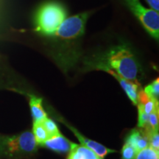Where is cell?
Segmentation results:
<instances>
[{
	"label": "cell",
	"mask_w": 159,
	"mask_h": 159,
	"mask_svg": "<svg viewBox=\"0 0 159 159\" xmlns=\"http://www.w3.org/2000/svg\"><path fill=\"white\" fill-rule=\"evenodd\" d=\"M89 66L98 70L104 68L111 69L124 79L138 82L140 65L131 49L125 44L116 46L103 55L91 60Z\"/></svg>",
	"instance_id": "obj_1"
},
{
	"label": "cell",
	"mask_w": 159,
	"mask_h": 159,
	"mask_svg": "<svg viewBox=\"0 0 159 159\" xmlns=\"http://www.w3.org/2000/svg\"><path fill=\"white\" fill-rule=\"evenodd\" d=\"M66 16V10L61 4L56 2H46L39 7L35 13V30L42 35L52 36Z\"/></svg>",
	"instance_id": "obj_2"
},
{
	"label": "cell",
	"mask_w": 159,
	"mask_h": 159,
	"mask_svg": "<svg viewBox=\"0 0 159 159\" xmlns=\"http://www.w3.org/2000/svg\"><path fill=\"white\" fill-rule=\"evenodd\" d=\"M38 144L33 132L26 131L12 136H0V151L10 157L31 156L37 151Z\"/></svg>",
	"instance_id": "obj_3"
},
{
	"label": "cell",
	"mask_w": 159,
	"mask_h": 159,
	"mask_svg": "<svg viewBox=\"0 0 159 159\" xmlns=\"http://www.w3.org/2000/svg\"><path fill=\"white\" fill-rule=\"evenodd\" d=\"M127 5L139 20L148 33L155 39L159 37V15L158 11L145 7L139 0H125Z\"/></svg>",
	"instance_id": "obj_4"
},
{
	"label": "cell",
	"mask_w": 159,
	"mask_h": 159,
	"mask_svg": "<svg viewBox=\"0 0 159 159\" xmlns=\"http://www.w3.org/2000/svg\"><path fill=\"white\" fill-rule=\"evenodd\" d=\"M90 12H84L66 18L52 36L59 40H76L84 34L85 27Z\"/></svg>",
	"instance_id": "obj_5"
},
{
	"label": "cell",
	"mask_w": 159,
	"mask_h": 159,
	"mask_svg": "<svg viewBox=\"0 0 159 159\" xmlns=\"http://www.w3.org/2000/svg\"><path fill=\"white\" fill-rule=\"evenodd\" d=\"M61 121H63L62 119H61ZM64 123H65V125H66V126L68 127V128L70 129V130L72 131L73 133H74L75 136H77V138L78 139V140L80 141V142L81 144L83 145V146L86 147V148L90 149V150H91L92 151H94L95 153H96L97 156L99 157V158H101L102 159L105 156H107V155H108V153H111V152H116V150H111V149L105 148V146H103V145L100 144L98 142H94V141H92V140H90V139H86L85 137L83 136V135L79 132V131H77L75 128H73V127L70 126L69 125L66 124V122H64Z\"/></svg>",
	"instance_id": "obj_6"
},
{
	"label": "cell",
	"mask_w": 159,
	"mask_h": 159,
	"mask_svg": "<svg viewBox=\"0 0 159 159\" xmlns=\"http://www.w3.org/2000/svg\"><path fill=\"white\" fill-rule=\"evenodd\" d=\"M101 70L106 71V72L109 73L113 77H115L116 80L119 83V84L121 85V86L122 87V89H124L125 93L128 95L130 100L132 101L134 105H137V103H138L137 97H138V92L139 91V89H140V84H139V81L138 82H133V81L124 79L123 77L117 75L115 71L111 70V69L104 68L101 69Z\"/></svg>",
	"instance_id": "obj_7"
},
{
	"label": "cell",
	"mask_w": 159,
	"mask_h": 159,
	"mask_svg": "<svg viewBox=\"0 0 159 159\" xmlns=\"http://www.w3.org/2000/svg\"><path fill=\"white\" fill-rule=\"evenodd\" d=\"M40 146L44 147L58 152H68L71 149V142L61 134L51 136L44 141Z\"/></svg>",
	"instance_id": "obj_8"
},
{
	"label": "cell",
	"mask_w": 159,
	"mask_h": 159,
	"mask_svg": "<svg viewBox=\"0 0 159 159\" xmlns=\"http://www.w3.org/2000/svg\"><path fill=\"white\" fill-rule=\"evenodd\" d=\"M125 142L134 147L137 152L149 146L148 136L143 128L134 129L127 136Z\"/></svg>",
	"instance_id": "obj_9"
},
{
	"label": "cell",
	"mask_w": 159,
	"mask_h": 159,
	"mask_svg": "<svg viewBox=\"0 0 159 159\" xmlns=\"http://www.w3.org/2000/svg\"><path fill=\"white\" fill-rule=\"evenodd\" d=\"M67 159H102L94 151L83 145L71 142V149Z\"/></svg>",
	"instance_id": "obj_10"
},
{
	"label": "cell",
	"mask_w": 159,
	"mask_h": 159,
	"mask_svg": "<svg viewBox=\"0 0 159 159\" xmlns=\"http://www.w3.org/2000/svg\"><path fill=\"white\" fill-rule=\"evenodd\" d=\"M30 107L33 122H42L47 118V114L43 109L42 99L39 98L35 96L30 97Z\"/></svg>",
	"instance_id": "obj_11"
},
{
	"label": "cell",
	"mask_w": 159,
	"mask_h": 159,
	"mask_svg": "<svg viewBox=\"0 0 159 159\" xmlns=\"http://www.w3.org/2000/svg\"><path fill=\"white\" fill-rule=\"evenodd\" d=\"M33 134L38 145L41 144L44 141L49 138L47 130L41 122H33Z\"/></svg>",
	"instance_id": "obj_12"
},
{
	"label": "cell",
	"mask_w": 159,
	"mask_h": 159,
	"mask_svg": "<svg viewBox=\"0 0 159 159\" xmlns=\"http://www.w3.org/2000/svg\"><path fill=\"white\" fill-rule=\"evenodd\" d=\"M134 159H159V152L148 146L138 151Z\"/></svg>",
	"instance_id": "obj_13"
},
{
	"label": "cell",
	"mask_w": 159,
	"mask_h": 159,
	"mask_svg": "<svg viewBox=\"0 0 159 159\" xmlns=\"http://www.w3.org/2000/svg\"><path fill=\"white\" fill-rule=\"evenodd\" d=\"M144 129V128H143ZM145 133L148 138L149 146L155 150L159 151V135H158V129L157 130H145L144 129Z\"/></svg>",
	"instance_id": "obj_14"
},
{
	"label": "cell",
	"mask_w": 159,
	"mask_h": 159,
	"mask_svg": "<svg viewBox=\"0 0 159 159\" xmlns=\"http://www.w3.org/2000/svg\"><path fill=\"white\" fill-rule=\"evenodd\" d=\"M144 92L148 95L150 98L158 101L159 95V79L157 78L152 83L145 87Z\"/></svg>",
	"instance_id": "obj_15"
},
{
	"label": "cell",
	"mask_w": 159,
	"mask_h": 159,
	"mask_svg": "<svg viewBox=\"0 0 159 159\" xmlns=\"http://www.w3.org/2000/svg\"><path fill=\"white\" fill-rule=\"evenodd\" d=\"M41 122H42L45 130H47V134L49 135V137L55 136V135H58L61 134L56 124H55L54 121H52V119H48L47 117V118L43 119Z\"/></svg>",
	"instance_id": "obj_16"
},
{
	"label": "cell",
	"mask_w": 159,
	"mask_h": 159,
	"mask_svg": "<svg viewBox=\"0 0 159 159\" xmlns=\"http://www.w3.org/2000/svg\"><path fill=\"white\" fill-rule=\"evenodd\" d=\"M144 129L149 130L158 129V109H156L149 114L148 125Z\"/></svg>",
	"instance_id": "obj_17"
},
{
	"label": "cell",
	"mask_w": 159,
	"mask_h": 159,
	"mask_svg": "<svg viewBox=\"0 0 159 159\" xmlns=\"http://www.w3.org/2000/svg\"><path fill=\"white\" fill-rule=\"evenodd\" d=\"M137 151L128 142H125L122 150V159H134Z\"/></svg>",
	"instance_id": "obj_18"
},
{
	"label": "cell",
	"mask_w": 159,
	"mask_h": 159,
	"mask_svg": "<svg viewBox=\"0 0 159 159\" xmlns=\"http://www.w3.org/2000/svg\"><path fill=\"white\" fill-rule=\"evenodd\" d=\"M139 111V123L138 126L140 128H144L148 125L149 114H146L142 108L138 107Z\"/></svg>",
	"instance_id": "obj_19"
},
{
	"label": "cell",
	"mask_w": 159,
	"mask_h": 159,
	"mask_svg": "<svg viewBox=\"0 0 159 159\" xmlns=\"http://www.w3.org/2000/svg\"><path fill=\"white\" fill-rule=\"evenodd\" d=\"M149 5L151 6L152 9L155 11H158L159 10V0H146Z\"/></svg>",
	"instance_id": "obj_20"
}]
</instances>
